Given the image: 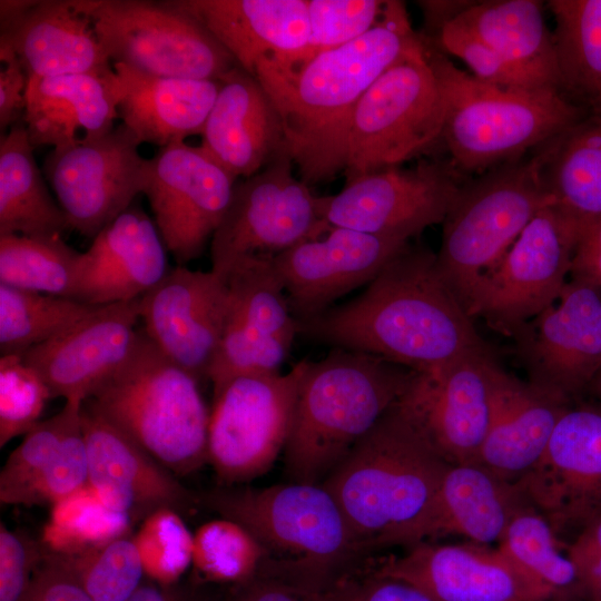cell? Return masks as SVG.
Segmentation results:
<instances>
[{
  "label": "cell",
  "instance_id": "cell-24",
  "mask_svg": "<svg viewBox=\"0 0 601 601\" xmlns=\"http://www.w3.org/2000/svg\"><path fill=\"white\" fill-rule=\"evenodd\" d=\"M368 566L415 585L435 601H551L497 549L476 543L422 541Z\"/></svg>",
  "mask_w": 601,
  "mask_h": 601
},
{
  "label": "cell",
  "instance_id": "cell-56",
  "mask_svg": "<svg viewBox=\"0 0 601 601\" xmlns=\"http://www.w3.org/2000/svg\"><path fill=\"white\" fill-rule=\"evenodd\" d=\"M226 601H305L280 581L257 575L235 584Z\"/></svg>",
  "mask_w": 601,
  "mask_h": 601
},
{
  "label": "cell",
  "instance_id": "cell-41",
  "mask_svg": "<svg viewBox=\"0 0 601 601\" xmlns=\"http://www.w3.org/2000/svg\"><path fill=\"white\" fill-rule=\"evenodd\" d=\"M134 522L106 506L89 484L50 506L40 542L48 553L76 554L129 536Z\"/></svg>",
  "mask_w": 601,
  "mask_h": 601
},
{
  "label": "cell",
  "instance_id": "cell-54",
  "mask_svg": "<svg viewBox=\"0 0 601 601\" xmlns=\"http://www.w3.org/2000/svg\"><path fill=\"white\" fill-rule=\"evenodd\" d=\"M21 601H93L76 578L49 553Z\"/></svg>",
  "mask_w": 601,
  "mask_h": 601
},
{
  "label": "cell",
  "instance_id": "cell-48",
  "mask_svg": "<svg viewBox=\"0 0 601 601\" xmlns=\"http://www.w3.org/2000/svg\"><path fill=\"white\" fill-rule=\"evenodd\" d=\"M88 454L81 422L62 442L51 462L4 504L49 505L88 484Z\"/></svg>",
  "mask_w": 601,
  "mask_h": 601
},
{
  "label": "cell",
  "instance_id": "cell-19",
  "mask_svg": "<svg viewBox=\"0 0 601 601\" xmlns=\"http://www.w3.org/2000/svg\"><path fill=\"white\" fill-rule=\"evenodd\" d=\"M556 534L601 515V407H569L535 465L518 481Z\"/></svg>",
  "mask_w": 601,
  "mask_h": 601
},
{
  "label": "cell",
  "instance_id": "cell-43",
  "mask_svg": "<svg viewBox=\"0 0 601 601\" xmlns=\"http://www.w3.org/2000/svg\"><path fill=\"white\" fill-rule=\"evenodd\" d=\"M49 555L76 578L93 601H127L145 574L132 536L76 554Z\"/></svg>",
  "mask_w": 601,
  "mask_h": 601
},
{
  "label": "cell",
  "instance_id": "cell-10",
  "mask_svg": "<svg viewBox=\"0 0 601 601\" xmlns=\"http://www.w3.org/2000/svg\"><path fill=\"white\" fill-rule=\"evenodd\" d=\"M584 220L556 203L540 210L476 284L467 314L513 338L559 299Z\"/></svg>",
  "mask_w": 601,
  "mask_h": 601
},
{
  "label": "cell",
  "instance_id": "cell-31",
  "mask_svg": "<svg viewBox=\"0 0 601 601\" xmlns=\"http://www.w3.org/2000/svg\"><path fill=\"white\" fill-rule=\"evenodd\" d=\"M120 83L114 67L28 80L23 122L33 148L59 147L107 134L118 116Z\"/></svg>",
  "mask_w": 601,
  "mask_h": 601
},
{
  "label": "cell",
  "instance_id": "cell-47",
  "mask_svg": "<svg viewBox=\"0 0 601 601\" xmlns=\"http://www.w3.org/2000/svg\"><path fill=\"white\" fill-rule=\"evenodd\" d=\"M51 393L21 355L0 357V447L39 422Z\"/></svg>",
  "mask_w": 601,
  "mask_h": 601
},
{
  "label": "cell",
  "instance_id": "cell-50",
  "mask_svg": "<svg viewBox=\"0 0 601 601\" xmlns=\"http://www.w3.org/2000/svg\"><path fill=\"white\" fill-rule=\"evenodd\" d=\"M295 593L305 601H435L415 585L377 574L368 565Z\"/></svg>",
  "mask_w": 601,
  "mask_h": 601
},
{
  "label": "cell",
  "instance_id": "cell-3",
  "mask_svg": "<svg viewBox=\"0 0 601 601\" xmlns=\"http://www.w3.org/2000/svg\"><path fill=\"white\" fill-rule=\"evenodd\" d=\"M449 463L396 402L322 485L371 559L387 548L426 541Z\"/></svg>",
  "mask_w": 601,
  "mask_h": 601
},
{
  "label": "cell",
  "instance_id": "cell-40",
  "mask_svg": "<svg viewBox=\"0 0 601 601\" xmlns=\"http://www.w3.org/2000/svg\"><path fill=\"white\" fill-rule=\"evenodd\" d=\"M80 254L61 237L0 235V284L73 299Z\"/></svg>",
  "mask_w": 601,
  "mask_h": 601
},
{
  "label": "cell",
  "instance_id": "cell-22",
  "mask_svg": "<svg viewBox=\"0 0 601 601\" xmlns=\"http://www.w3.org/2000/svg\"><path fill=\"white\" fill-rule=\"evenodd\" d=\"M221 275L178 265L139 298L149 339L199 382L208 380L226 313Z\"/></svg>",
  "mask_w": 601,
  "mask_h": 601
},
{
  "label": "cell",
  "instance_id": "cell-1",
  "mask_svg": "<svg viewBox=\"0 0 601 601\" xmlns=\"http://www.w3.org/2000/svg\"><path fill=\"white\" fill-rule=\"evenodd\" d=\"M297 334L377 355L416 373L491 349L440 274L436 254L410 243L363 293L298 321Z\"/></svg>",
  "mask_w": 601,
  "mask_h": 601
},
{
  "label": "cell",
  "instance_id": "cell-21",
  "mask_svg": "<svg viewBox=\"0 0 601 601\" xmlns=\"http://www.w3.org/2000/svg\"><path fill=\"white\" fill-rule=\"evenodd\" d=\"M410 240L333 227L273 257L290 311L309 319L367 285Z\"/></svg>",
  "mask_w": 601,
  "mask_h": 601
},
{
  "label": "cell",
  "instance_id": "cell-28",
  "mask_svg": "<svg viewBox=\"0 0 601 601\" xmlns=\"http://www.w3.org/2000/svg\"><path fill=\"white\" fill-rule=\"evenodd\" d=\"M255 75L263 59L287 62L307 45V0H170Z\"/></svg>",
  "mask_w": 601,
  "mask_h": 601
},
{
  "label": "cell",
  "instance_id": "cell-55",
  "mask_svg": "<svg viewBox=\"0 0 601 601\" xmlns=\"http://www.w3.org/2000/svg\"><path fill=\"white\" fill-rule=\"evenodd\" d=\"M571 280L601 290V214L584 220L571 260Z\"/></svg>",
  "mask_w": 601,
  "mask_h": 601
},
{
  "label": "cell",
  "instance_id": "cell-6",
  "mask_svg": "<svg viewBox=\"0 0 601 601\" xmlns=\"http://www.w3.org/2000/svg\"><path fill=\"white\" fill-rule=\"evenodd\" d=\"M444 120L441 138L454 166L482 171L549 144L588 114L559 88L512 89L477 79L425 45Z\"/></svg>",
  "mask_w": 601,
  "mask_h": 601
},
{
  "label": "cell",
  "instance_id": "cell-38",
  "mask_svg": "<svg viewBox=\"0 0 601 601\" xmlns=\"http://www.w3.org/2000/svg\"><path fill=\"white\" fill-rule=\"evenodd\" d=\"M496 549L551 601L584 597L573 562L560 551L558 534L531 504L512 518Z\"/></svg>",
  "mask_w": 601,
  "mask_h": 601
},
{
  "label": "cell",
  "instance_id": "cell-26",
  "mask_svg": "<svg viewBox=\"0 0 601 601\" xmlns=\"http://www.w3.org/2000/svg\"><path fill=\"white\" fill-rule=\"evenodd\" d=\"M166 250L155 223L130 207L80 254L73 299L104 306L140 298L168 273Z\"/></svg>",
  "mask_w": 601,
  "mask_h": 601
},
{
  "label": "cell",
  "instance_id": "cell-13",
  "mask_svg": "<svg viewBox=\"0 0 601 601\" xmlns=\"http://www.w3.org/2000/svg\"><path fill=\"white\" fill-rule=\"evenodd\" d=\"M284 151L257 174L235 184L227 211L210 242L211 269L220 272L246 257H275L324 235L331 226L319 213V196L294 174Z\"/></svg>",
  "mask_w": 601,
  "mask_h": 601
},
{
  "label": "cell",
  "instance_id": "cell-20",
  "mask_svg": "<svg viewBox=\"0 0 601 601\" xmlns=\"http://www.w3.org/2000/svg\"><path fill=\"white\" fill-rule=\"evenodd\" d=\"M530 383L570 400L601 372V290L570 280L513 337Z\"/></svg>",
  "mask_w": 601,
  "mask_h": 601
},
{
  "label": "cell",
  "instance_id": "cell-14",
  "mask_svg": "<svg viewBox=\"0 0 601 601\" xmlns=\"http://www.w3.org/2000/svg\"><path fill=\"white\" fill-rule=\"evenodd\" d=\"M139 146L121 122L105 135L83 137L47 154L42 173L69 229L93 239L130 208L142 193L148 159Z\"/></svg>",
  "mask_w": 601,
  "mask_h": 601
},
{
  "label": "cell",
  "instance_id": "cell-35",
  "mask_svg": "<svg viewBox=\"0 0 601 601\" xmlns=\"http://www.w3.org/2000/svg\"><path fill=\"white\" fill-rule=\"evenodd\" d=\"M24 122L0 140V235L61 237L66 216L39 169Z\"/></svg>",
  "mask_w": 601,
  "mask_h": 601
},
{
  "label": "cell",
  "instance_id": "cell-30",
  "mask_svg": "<svg viewBox=\"0 0 601 601\" xmlns=\"http://www.w3.org/2000/svg\"><path fill=\"white\" fill-rule=\"evenodd\" d=\"M569 400L523 382L502 367L489 431L475 463L518 482L539 461Z\"/></svg>",
  "mask_w": 601,
  "mask_h": 601
},
{
  "label": "cell",
  "instance_id": "cell-2",
  "mask_svg": "<svg viewBox=\"0 0 601 601\" xmlns=\"http://www.w3.org/2000/svg\"><path fill=\"white\" fill-rule=\"evenodd\" d=\"M424 40L414 31L403 1H385L365 35L288 68L260 60L255 77L282 119L287 151L308 186L345 170L351 120L357 102L392 65Z\"/></svg>",
  "mask_w": 601,
  "mask_h": 601
},
{
  "label": "cell",
  "instance_id": "cell-33",
  "mask_svg": "<svg viewBox=\"0 0 601 601\" xmlns=\"http://www.w3.org/2000/svg\"><path fill=\"white\" fill-rule=\"evenodd\" d=\"M528 504L518 482L475 462L450 464L439 487L428 539L455 534L476 544L499 543L512 518Z\"/></svg>",
  "mask_w": 601,
  "mask_h": 601
},
{
  "label": "cell",
  "instance_id": "cell-32",
  "mask_svg": "<svg viewBox=\"0 0 601 601\" xmlns=\"http://www.w3.org/2000/svg\"><path fill=\"white\" fill-rule=\"evenodd\" d=\"M120 83L118 116L142 142L166 147L201 135L220 80L152 76L112 63Z\"/></svg>",
  "mask_w": 601,
  "mask_h": 601
},
{
  "label": "cell",
  "instance_id": "cell-5",
  "mask_svg": "<svg viewBox=\"0 0 601 601\" xmlns=\"http://www.w3.org/2000/svg\"><path fill=\"white\" fill-rule=\"evenodd\" d=\"M198 497L200 505L247 529L270 556L263 577L295 592L318 588L370 563L323 485H218Z\"/></svg>",
  "mask_w": 601,
  "mask_h": 601
},
{
  "label": "cell",
  "instance_id": "cell-12",
  "mask_svg": "<svg viewBox=\"0 0 601 601\" xmlns=\"http://www.w3.org/2000/svg\"><path fill=\"white\" fill-rule=\"evenodd\" d=\"M305 359L287 373L234 376L214 386L207 453L218 485L266 474L284 452Z\"/></svg>",
  "mask_w": 601,
  "mask_h": 601
},
{
  "label": "cell",
  "instance_id": "cell-15",
  "mask_svg": "<svg viewBox=\"0 0 601 601\" xmlns=\"http://www.w3.org/2000/svg\"><path fill=\"white\" fill-rule=\"evenodd\" d=\"M216 273L224 278L227 304L208 374L213 387L238 375L280 372L298 334L273 257L242 258Z\"/></svg>",
  "mask_w": 601,
  "mask_h": 601
},
{
  "label": "cell",
  "instance_id": "cell-11",
  "mask_svg": "<svg viewBox=\"0 0 601 601\" xmlns=\"http://www.w3.org/2000/svg\"><path fill=\"white\" fill-rule=\"evenodd\" d=\"M112 63L160 77L221 80L237 62L168 1L81 0Z\"/></svg>",
  "mask_w": 601,
  "mask_h": 601
},
{
  "label": "cell",
  "instance_id": "cell-25",
  "mask_svg": "<svg viewBox=\"0 0 601 601\" xmlns=\"http://www.w3.org/2000/svg\"><path fill=\"white\" fill-rule=\"evenodd\" d=\"M138 319L139 298L98 306L65 333L21 356L42 377L51 398L85 401L129 356Z\"/></svg>",
  "mask_w": 601,
  "mask_h": 601
},
{
  "label": "cell",
  "instance_id": "cell-8",
  "mask_svg": "<svg viewBox=\"0 0 601 601\" xmlns=\"http://www.w3.org/2000/svg\"><path fill=\"white\" fill-rule=\"evenodd\" d=\"M543 166L542 151L524 161L494 167L461 186L442 223L436 265L464 308L476 284L534 216L555 203Z\"/></svg>",
  "mask_w": 601,
  "mask_h": 601
},
{
  "label": "cell",
  "instance_id": "cell-37",
  "mask_svg": "<svg viewBox=\"0 0 601 601\" xmlns=\"http://www.w3.org/2000/svg\"><path fill=\"white\" fill-rule=\"evenodd\" d=\"M555 203L588 219L601 214V114H588L543 150Z\"/></svg>",
  "mask_w": 601,
  "mask_h": 601
},
{
  "label": "cell",
  "instance_id": "cell-51",
  "mask_svg": "<svg viewBox=\"0 0 601 601\" xmlns=\"http://www.w3.org/2000/svg\"><path fill=\"white\" fill-rule=\"evenodd\" d=\"M42 543L22 531L0 524V601H21L29 575L46 556Z\"/></svg>",
  "mask_w": 601,
  "mask_h": 601
},
{
  "label": "cell",
  "instance_id": "cell-4",
  "mask_svg": "<svg viewBox=\"0 0 601 601\" xmlns=\"http://www.w3.org/2000/svg\"><path fill=\"white\" fill-rule=\"evenodd\" d=\"M365 352L332 347L306 361L284 471L289 482L318 484L405 393L414 374Z\"/></svg>",
  "mask_w": 601,
  "mask_h": 601
},
{
  "label": "cell",
  "instance_id": "cell-44",
  "mask_svg": "<svg viewBox=\"0 0 601 601\" xmlns=\"http://www.w3.org/2000/svg\"><path fill=\"white\" fill-rule=\"evenodd\" d=\"M384 4L381 0H307L309 37L306 47L287 62L273 61L288 68L299 67L325 51L356 40L377 23Z\"/></svg>",
  "mask_w": 601,
  "mask_h": 601
},
{
  "label": "cell",
  "instance_id": "cell-45",
  "mask_svg": "<svg viewBox=\"0 0 601 601\" xmlns=\"http://www.w3.org/2000/svg\"><path fill=\"white\" fill-rule=\"evenodd\" d=\"M83 400L70 397L56 415L40 421L9 455L0 472V502L33 480L51 462L71 430L81 422Z\"/></svg>",
  "mask_w": 601,
  "mask_h": 601
},
{
  "label": "cell",
  "instance_id": "cell-17",
  "mask_svg": "<svg viewBox=\"0 0 601 601\" xmlns=\"http://www.w3.org/2000/svg\"><path fill=\"white\" fill-rule=\"evenodd\" d=\"M236 183L200 146L185 141L158 148L147 159L142 193L178 265L201 255L227 211Z\"/></svg>",
  "mask_w": 601,
  "mask_h": 601
},
{
  "label": "cell",
  "instance_id": "cell-9",
  "mask_svg": "<svg viewBox=\"0 0 601 601\" xmlns=\"http://www.w3.org/2000/svg\"><path fill=\"white\" fill-rule=\"evenodd\" d=\"M443 120L441 91L423 42L385 70L357 102L348 131L346 181L424 152L441 138Z\"/></svg>",
  "mask_w": 601,
  "mask_h": 601
},
{
  "label": "cell",
  "instance_id": "cell-58",
  "mask_svg": "<svg viewBox=\"0 0 601 601\" xmlns=\"http://www.w3.org/2000/svg\"><path fill=\"white\" fill-rule=\"evenodd\" d=\"M33 3V0H1L0 1V24L4 27L18 19Z\"/></svg>",
  "mask_w": 601,
  "mask_h": 601
},
{
  "label": "cell",
  "instance_id": "cell-18",
  "mask_svg": "<svg viewBox=\"0 0 601 601\" xmlns=\"http://www.w3.org/2000/svg\"><path fill=\"white\" fill-rule=\"evenodd\" d=\"M501 368L492 349L415 373L400 403L451 464L473 463L490 427Z\"/></svg>",
  "mask_w": 601,
  "mask_h": 601
},
{
  "label": "cell",
  "instance_id": "cell-57",
  "mask_svg": "<svg viewBox=\"0 0 601 601\" xmlns=\"http://www.w3.org/2000/svg\"><path fill=\"white\" fill-rule=\"evenodd\" d=\"M425 17V23L437 33L445 23L454 19L471 2L464 1H420Z\"/></svg>",
  "mask_w": 601,
  "mask_h": 601
},
{
  "label": "cell",
  "instance_id": "cell-16",
  "mask_svg": "<svg viewBox=\"0 0 601 601\" xmlns=\"http://www.w3.org/2000/svg\"><path fill=\"white\" fill-rule=\"evenodd\" d=\"M460 189L449 167L422 161L347 180L338 194L319 196V213L333 227L410 240L444 221Z\"/></svg>",
  "mask_w": 601,
  "mask_h": 601
},
{
  "label": "cell",
  "instance_id": "cell-59",
  "mask_svg": "<svg viewBox=\"0 0 601 601\" xmlns=\"http://www.w3.org/2000/svg\"><path fill=\"white\" fill-rule=\"evenodd\" d=\"M127 601H170L167 593L156 584H140Z\"/></svg>",
  "mask_w": 601,
  "mask_h": 601
},
{
  "label": "cell",
  "instance_id": "cell-52",
  "mask_svg": "<svg viewBox=\"0 0 601 601\" xmlns=\"http://www.w3.org/2000/svg\"><path fill=\"white\" fill-rule=\"evenodd\" d=\"M0 129L23 122L27 104L28 76L14 53L0 42Z\"/></svg>",
  "mask_w": 601,
  "mask_h": 601
},
{
  "label": "cell",
  "instance_id": "cell-53",
  "mask_svg": "<svg viewBox=\"0 0 601 601\" xmlns=\"http://www.w3.org/2000/svg\"><path fill=\"white\" fill-rule=\"evenodd\" d=\"M584 598L601 601V515L587 524L569 545Z\"/></svg>",
  "mask_w": 601,
  "mask_h": 601
},
{
  "label": "cell",
  "instance_id": "cell-7",
  "mask_svg": "<svg viewBox=\"0 0 601 601\" xmlns=\"http://www.w3.org/2000/svg\"><path fill=\"white\" fill-rule=\"evenodd\" d=\"M85 401L176 475L208 463L209 413L199 381L141 329L127 359Z\"/></svg>",
  "mask_w": 601,
  "mask_h": 601
},
{
  "label": "cell",
  "instance_id": "cell-27",
  "mask_svg": "<svg viewBox=\"0 0 601 601\" xmlns=\"http://www.w3.org/2000/svg\"><path fill=\"white\" fill-rule=\"evenodd\" d=\"M220 81L200 147L234 178H247L287 151L282 119L257 78L239 66Z\"/></svg>",
  "mask_w": 601,
  "mask_h": 601
},
{
  "label": "cell",
  "instance_id": "cell-49",
  "mask_svg": "<svg viewBox=\"0 0 601 601\" xmlns=\"http://www.w3.org/2000/svg\"><path fill=\"white\" fill-rule=\"evenodd\" d=\"M437 40L443 50L461 59L480 80L512 89L549 87L509 62L455 19L443 26L437 33Z\"/></svg>",
  "mask_w": 601,
  "mask_h": 601
},
{
  "label": "cell",
  "instance_id": "cell-42",
  "mask_svg": "<svg viewBox=\"0 0 601 601\" xmlns=\"http://www.w3.org/2000/svg\"><path fill=\"white\" fill-rule=\"evenodd\" d=\"M270 556L239 523L219 518L194 533L193 565L206 580L235 584L260 575Z\"/></svg>",
  "mask_w": 601,
  "mask_h": 601
},
{
  "label": "cell",
  "instance_id": "cell-34",
  "mask_svg": "<svg viewBox=\"0 0 601 601\" xmlns=\"http://www.w3.org/2000/svg\"><path fill=\"white\" fill-rule=\"evenodd\" d=\"M454 19L541 85L559 88L553 33L540 1L471 2Z\"/></svg>",
  "mask_w": 601,
  "mask_h": 601
},
{
  "label": "cell",
  "instance_id": "cell-39",
  "mask_svg": "<svg viewBox=\"0 0 601 601\" xmlns=\"http://www.w3.org/2000/svg\"><path fill=\"white\" fill-rule=\"evenodd\" d=\"M97 307L0 284L1 355H22L65 333Z\"/></svg>",
  "mask_w": 601,
  "mask_h": 601
},
{
  "label": "cell",
  "instance_id": "cell-29",
  "mask_svg": "<svg viewBox=\"0 0 601 601\" xmlns=\"http://www.w3.org/2000/svg\"><path fill=\"white\" fill-rule=\"evenodd\" d=\"M0 42L19 58L28 80L112 68L81 0H37L1 27Z\"/></svg>",
  "mask_w": 601,
  "mask_h": 601
},
{
  "label": "cell",
  "instance_id": "cell-60",
  "mask_svg": "<svg viewBox=\"0 0 601 601\" xmlns=\"http://www.w3.org/2000/svg\"><path fill=\"white\" fill-rule=\"evenodd\" d=\"M590 386L593 388V391L601 401V372L598 373Z\"/></svg>",
  "mask_w": 601,
  "mask_h": 601
},
{
  "label": "cell",
  "instance_id": "cell-36",
  "mask_svg": "<svg viewBox=\"0 0 601 601\" xmlns=\"http://www.w3.org/2000/svg\"><path fill=\"white\" fill-rule=\"evenodd\" d=\"M559 88L587 114H601V0H552Z\"/></svg>",
  "mask_w": 601,
  "mask_h": 601
},
{
  "label": "cell",
  "instance_id": "cell-46",
  "mask_svg": "<svg viewBox=\"0 0 601 601\" xmlns=\"http://www.w3.org/2000/svg\"><path fill=\"white\" fill-rule=\"evenodd\" d=\"M132 538L145 574L161 583L175 581L193 563L194 533L175 510L156 511L141 522Z\"/></svg>",
  "mask_w": 601,
  "mask_h": 601
},
{
  "label": "cell",
  "instance_id": "cell-23",
  "mask_svg": "<svg viewBox=\"0 0 601 601\" xmlns=\"http://www.w3.org/2000/svg\"><path fill=\"white\" fill-rule=\"evenodd\" d=\"M81 424L88 454V484L109 509L144 521L161 509L181 515L200 505L174 473L83 401Z\"/></svg>",
  "mask_w": 601,
  "mask_h": 601
}]
</instances>
